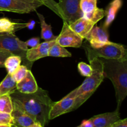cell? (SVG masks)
I'll return each instance as SVG.
<instances>
[{"mask_svg":"<svg viewBox=\"0 0 127 127\" xmlns=\"http://www.w3.org/2000/svg\"><path fill=\"white\" fill-rule=\"evenodd\" d=\"M12 101L28 114L35 122L43 127L48 122V115L54 102L50 99L48 91L38 88L35 93L24 94L17 89L10 94Z\"/></svg>","mask_w":127,"mask_h":127,"instance_id":"1","label":"cell"},{"mask_svg":"<svg viewBox=\"0 0 127 127\" xmlns=\"http://www.w3.org/2000/svg\"><path fill=\"white\" fill-rule=\"evenodd\" d=\"M102 66L104 78L110 79L115 91L117 109L127 95V59L114 60L99 58Z\"/></svg>","mask_w":127,"mask_h":127,"instance_id":"2","label":"cell"},{"mask_svg":"<svg viewBox=\"0 0 127 127\" xmlns=\"http://www.w3.org/2000/svg\"><path fill=\"white\" fill-rule=\"evenodd\" d=\"M93 72L91 76L86 77L81 85L75 89L74 110L83 105L96 91L104 78L102 66L99 58H94L89 62Z\"/></svg>","mask_w":127,"mask_h":127,"instance_id":"3","label":"cell"},{"mask_svg":"<svg viewBox=\"0 0 127 127\" xmlns=\"http://www.w3.org/2000/svg\"><path fill=\"white\" fill-rule=\"evenodd\" d=\"M86 53L87 57L90 62L94 58H105L114 60L127 59V51L125 46L109 41L97 48H92L86 43L82 44Z\"/></svg>","mask_w":127,"mask_h":127,"instance_id":"4","label":"cell"},{"mask_svg":"<svg viewBox=\"0 0 127 127\" xmlns=\"http://www.w3.org/2000/svg\"><path fill=\"white\" fill-rule=\"evenodd\" d=\"M0 48L7 50L14 55L21 57L23 65L31 70L33 63L29 62L26 58L28 47L25 42L21 40L14 33H2L0 34Z\"/></svg>","mask_w":127,"mask_h":127,"instance_id":"5","label":"cell"},{"mask_svg":"<svg viewBox=\"0 0 127 127\" xmlns=\"http://www.w3.org/2000/svg\"><path fill=\"white\" fill-rule=\"evenodd\" d=\"M57 5L61 18L68 24L83 17V12L80 9V0H59Z\"/></svg>","mask_w":127,"mask_h":127,"instance_id":"6","label":"cell"},{"mask_svg":"<svg viewBox=\"0 0 127 127\" xmlns=\"http://www.w3.org/2000/svg\"><path fill=\"white\" fill-rule=\"evenodd\" d=\"M84 38L74 32L69 27V24L63 21L62 31L56 38V42L64 47L79 48L82 46Z\"/></svg>","mask_w":127,"mask_h":127,"instance_id":"7","label":"cell"},{"mask_svg":"<svg viewBox=\"0 0 127 127\" xmlns=\"http://www.w3.org/2000/svg\"><path fill=\"white\" fill-rule=\"evenodd\" d=\"M38 6L26 3L20 0H0V11L27 14L35 11Z\"/></svg>","mask_w":127,"mask_h":127,"instance_id":"8","label":"cell"},{"mask_svg":"<svg viewBox=\"0 0 127 127\" xmlns=\"http://www.w3.org/2000/svg\"><path fill=\"white\" fill-rule=\"evenodd\" d=\"M84 38L94 48H99L109 42L107 29L102 26H94Z\"/></svg>","mask_w":127,"mask_h":127,"instance_id":"9","label":"cell"},{"mask_svg":"<svg viewBox=\"0 0 127 127\" xmlns=\"http://www.w3.org/2000/svg\"><path fill=\"white\" fill-rule=\"evenodd\" d=\"M74 97L66 95L57 102H53L49 112V120H53L60 115L74 110Z\"/></svg>","mask_w":127,"mask_h":127,"instance_id":"10","label":"cell"},{"mask_svg":"<svg viewBox=\"0 0 127 127\" xmlns=\"http://www.w3.org/2000/svg\"><path fill=\"white\" fill-rule=\"evenodd\" d=\"M56 42V39L51 41H45L39 43L35 47L28 49L26 53V58L30 62H34L40 58L48 57L50 47Z\"/></svg>","mask_w":127,"mask_h":127,"instance_id":"11","label":"cell"},{"mask_svg":"<svg viewBox=\"0 0 127 127\" xmlns=\"http://www.w3.org/2000/svg\"><path fill=\"white\" fill-rule=\"evenodd\" d=\"M120 119L119 110H116L112 112L95 115L91 118L90 120L94 127H109Z\"/></svg>","mask_w":127,"mask_h":127,"instance_id":"12","label":"cell"},{"mask_svg":"<svg viewBox=\"0 0 127 127\" xmlns=\"http://www.w3.org/2000/svg\"><path fill=\"white\" fill-rule=\"evenodd\" d=\"M13 109L11 115L13 125L17 127H27L35 122L34 120L26 114L17 104L13 102Z\"/></svg>","mask_w":127,"mask_h":127,"instance_id":"13","label":"cell"},{"mask_svg":"<svg viewBox=\"0 0 127 127\" xmlns=\"http://www.w3.org/2000/svg\"><path fill=\"white\" fill-rule=\"evenodd\" d=\"M38 88L37 82L31 70H28L26 76L16 84V89L20 93L24 94L35 93Z\"/></svg>","mask_w":127,"mask_h":127,"instance_id":"14","label":"cell"},{"mask_svg":"<svg viewBox=\"0 0 127 127\" xmlns=\"http://www.w3.org/2000/svg\"><path fill=\"white\" fill-rule=\"evenodd\" d=\"M34 23L33 21L29 23H16L6 17H2L0 18V32L1 33H14L18 30L26 27L32 28Z\"/></svg>","mask_w":127,"mask_h":127,"instance_id":"15","label":"cell"},{"mask_svg":"<svg viewBox=\"0 0 127 127\" xmlns=\"http://www.w3.org/2000/svg\"><path fill=\"white\" fill-rule=\"evenodd\" d=\"M94 25L93 22L82 17L69 24V26L74 32L84 38Z\"/></svg>","mask_w":127,"mask_h":127,"instance_id":"16","label":"cell"},{"mask_svg":"<svg viewBox=\"0 0 127 127\" xmlns=\"http://www.w3.org/2000/svg\"><path fill=\"white\" fill-rule=\"evenodd\" d=\"M122 0H113L109 4L105 12V18L104 24L102 26L107 29L112 23L114 22L116 14L122 6Z\"/></svg>","mask_w":127,"mask_h":127,"instance_id":"17","label":"cell"},{"mask_svg":"<svg viewBox=\"0 0 127 127\" xmlns=\"http://www.w3.org/2000/svg\"><path fill=\"white\" fill-rule=\"evenodd\" d=\"M37 16L40 20L41 26V38L45 41H51L55 40L57 36L53 35L52 30V26L45 22L44 16L41 14L37 12Z\"/></svg>","mask_w":127,"mask_h":127,"instance_id":"18","label":"cell"},{"mask_svg":"<svg viewBox=\"0 0 127 127\" xmlns=\"http://www.w3.org/2000/svg\"><path fill=\"white\" fill-rule=\"evenodd\" d=\"M16 84L17 83L12 75L7 73L4 79L0 83V95L5 94L10 95L16 89Z\"/></svg>","mask_w":127,"mask_h":127,"instance_id":"19","label":"cell"},{"mask_svg":"<svg viewBox=\"0 0 127 127\" xmlns=\"http://www.w3.org/2000/svg\"><path fill=\"white\" fill-rule=\"evenodd\" d=\"M21 63H22V60L21 57L12 55L9 56L5 61L4 68L6 69L8 74L12 75L18 69Z\"/></svg>","mask_w":127,"mask_h":127,"instance_id":"20","label":"cell"},{"mask_svg":"<svg viewBox=\"0 0 127 127\" xmlns=\"http://www.w3.org/2000/svg\"><path fill=\"white\" fill-rule=\"evenodd\" d=\"M48 57H71V53L68 52L65 47H62L55 42L50 47L48 52Z\"/></svg>","mask_w":127,"mask_h":127,"instance_id":"21","label":"cell"},{"mask_svg":"<svg viewBox=\"0 0 127 127\" xmlns=\"http://www.w3.org/2000/svg\"><path fill=\"white\" fill-rule=\"evenodd\" d=\"M13 109V103L9 94L0 95V112L11 114Z\"/></svg>","mask_w":127,"mask_h":127,"instance_id":"22","label":"cell"},{"mask_svg":"<svg viewBox=\"0 0 127 127\" xmlns=\"http://www.w3.org/2000/svg\"><path fill=\"white\" fill-rule=\"evenodd\" d=\"M97 0H80V9L83 16L95 11L97 8Z\"/></svg>","mask_w":127,"mask_h":127,"instance_id":"23","label":"cell"},{"mask_svg":"<svg viewBox=\"0 0 127 127\" xmlns=\"http://www.w3.org/2000/svg\"><path fill=\"white\" fill-rule=\"evenodd\" d=\"M105 11L104 9H100L99 7H97L95 11L92 12L91 13L84 15L83 17L89 20L90 21L93 22L94 24H95L97 22H99L103 17H105Z\"/></svg>","mask_w":127,"mask_h":127,"instance_id":"24","label":"cell"},{"mask_svg":"<svg viewBox=\"0 0 127 127\" xmlns=\"http://www.w3.org/2000/svg\"><path fill=\"white\" fill-rule=\"evenodd\" d=\"M28 70H29V69L25 65H23V64L22 65H20V66L16 70V71L12 74V76H13L14 79H15L16 83H17L18 82L21 81L26 76Z\"/></svg>","mask_w":127,"mask_h":127,"instance_id":"25","label":"cell"},{"mask_svg":"<svg viewBox=\"0 0 127 127\" xmlns=\"http://www.w3.org/2000/svg\"><path fill=\"white\" fill-rule=\"evenodd\" d=\"M78 69L79 73L82 76L88 77L91 76L93 72V69L90 64H88L84 62H80L78 65Z\"/></svg>","mask_w":127,"mask_h":127,"instance_id":"26","label":"cell"},{"mask_svg":"<svg viewBox=\"0 0 127 127\" xmlns=\"http://www.w3.org/2000/svg\"><path fill=\"white\" fill-rule=\"evenodd\" d=\"M42 1L43 5L50 9L52 11H53L55 13L61 17V14L58 9L57 2H56L54 0H42Z\"/></svg>","mask_w":127,"mask_h":127,"instance_id":"27","label":"cell"},{"mask_svg":"<svg viewBox=\"0 0 127 127\" xmlns=\"http://www.w3.org/2000/svg\"><path fill=\"white\" fill-rule=\"evenodd\" d=\"M0 125H13V120L11 114L0 112Z\"/></svg>","mask_w":127,"mask_h":127,"instance_id":"28","label":"cell"},{"mask_svg":"<svg viewBox=\"0 0 127 127\" xmlns=\"http://www.w3.org/2000/svg\"><path fill=\"white\" fill-rule=\"evenodd\" d=\"M12 55V53L7 50L0 48V68H4L5 61L9 56Z\"/></svg>","mask_w":127,"mask_h":127,"instance_id":"29","label":"cell"},{"mask_svg":"<svg viewBox=\"0 0 127 127\" xmlns=\"http://www.w3.org/2000/svg\"><path fill=\"white\" fill-rule=\"evenodd\" d=\"M27 47H31V48L35 47L40 43V38L38 37H33L25 42Z\"/></svg>","mask_w":127,"mask_h":127,"instance_id":"30","label":"cell"},{"mask_svg":"<svg viewBox=\"0 0 127 127\" xmlns=\"http://www.w3.org/2000/svg\"><path fill=\"white\" fill-rule=\"evenodd\" d=\"M109 127H127V119H120Z\"/></svg>","mask_w":127,"mask_h":127,"instance_id":"31","label":"cell"},{"mask_svg":"<svg viewBox=\"0 0 127 127\" xmlns=\"http://www.w3.org/2000/svg\"><path fill=\"white\" fill-rule=\"evenodd\" d=\"M20 1H22L24 2H26V3L30 4L35 5V6H37L38 7H40V6L43 5L42 0H20Z\"/></svg>","mask_w":127,"mask_h":127,"instance_id":"32","label":"cell"},{"mask_svg":"<svg viewBox=\"0 0 127 127\" xmlns=\"http://www.w3.org/2000/svg\"><path fill=\"white\" fill-rule=\"evenodd\" d=\"M76 127H94V126H93V123L91 121L90 119H89V120H86L83 121L81 125Z\"/></svg>","mask_w":127,"mask_h":127,"instance_id":"33","label":"cell"},{"mask_svg":"<svg viewBox=\"0 0 127 127\" xmlns=\"http://www.w3.org/2000/svg\"><path fill=\"white\" fill-rule=\"evenodd\" d=\"M27 127H43L42 126V125H41L40 123L38 122H34L33 124H31V125H29V126Z\"/></svg>","mask_w":127,"mask_h":127,"instance_id":"34","label":"cell"},{"mask_svg":"<svg viewBox=\"0 0 127 127\" xmlns=\"http://www.w3.org/2000/svg\"><path fill=\"white\" fill-rule=\"evenodd\" d=\"M11 125H0V127H10Z\"/></svg>","mask_w":127,"mask_h":127,"instance_id":"35","label":"cell"},{"mask_svg":"<svg viewBox=\"0 0 127 127\" xmlns=\"http://www.w3.org/2000/svg\"><path fill=\"white\" fill-rule=\"evenodd\" d=\"M17 127L15 126V125H11V127Z\"/></svg>","mask_w":127,"mask_h":127,"instance_id":"36","label":"cell"},{"mask_svg":"<svg viewBox=\"0 0 127 127\" xmlns=\"http://www.w3.org/2000/svg\"><path fill=\"white\" fill-rule=\"evenodd\" d=\"M1 33H1V32H0V34H1Z\"/></svg>","mask_w":127,"mask_h":127,"instance_id":"37","label":"cell"},{"mask_svg":"<svg viewBox=\"0 0 127 127\" xmlns=\"http://www.w3.org/2000/svg\"><path fill=\"white\" fill-rule=\"evenodd\" d=\"M0 12H1V11H0Z\"/></svg>","mask_w":127,"mask_h":127,"instance_id":"38","label":"cell"}]
</instances>
